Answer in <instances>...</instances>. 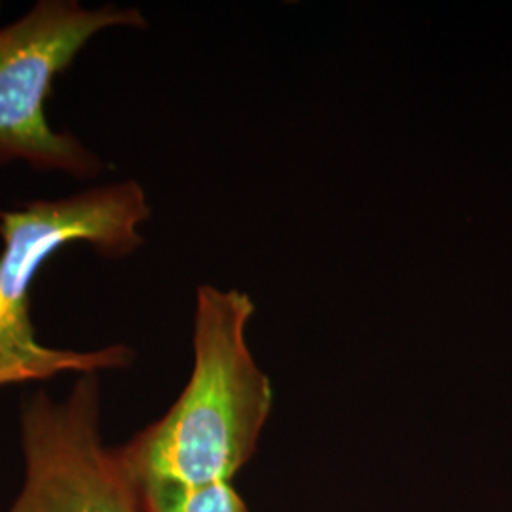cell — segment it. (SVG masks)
Masks as SVG:
<instances>
[{
    "label": "cell",
    "mask_w": 512,
    "mask_h": 512,
    "mask_svg": "<svg viewBox=\"0 0 512 512\" xmlns=\"http://www.w3.org/2000/svg\"><path fill=\"white\" fill-rule=\"evenodd\" d=\"M253 300L202 285L194 313V368L181 397L114 454L133 478L230 482L256 452L274 387L247 346Z\"/></svg>",
    "instance_id": "6da1fadb"
},
{
    "label": "cell",
    "mask_w": 512,
    "mask_h": 512,
    "mask_svg": "<svg viewBox=\"0 0 512 512\" xmlns=\"http://www.w3.org/2000/svg\"><path fill=\"white\" fill-rule=\"evenodd\" d=\"M150 213L147 194L137 181L0 211V387L48 380L59 372L124 368L133 361L126 346L97 351L42 346L31 323V287L40 268L76 241L90 243L109 258L131 255L143 245L139 228Z\"/></svg>",
    "instance_id": "7a4b0ae2"
},
{
    "label": "cell",
    "mask_w": 512,
    "mask_h": 512,
    "mask_svg": "<svg viewBox=\"0 0 512 512\" xmlns=\"http://www.w3.org/2000/svg\"><path fill=\"white\" fill-rule=\"evenodd\" d=\"M109 27H147L137 8H82L73 0H42L0 29V165L25 162L37 171L97 177L105 164L67 131L46 120L54 80L93 35Z\"/></svg>",
    "instance_id": "3957f363"
},
{
    "label": "cell",
    "mask_w": 512,
    "mask_h": 512,
    "mask_svg": "<svg viewBox=\"0 0 512 512\" xmlns=\"http://www.w3.org/2000/svg\"><path fill=\"white\" fill-rule=\"evenodd\" d=\"M25 478L10 512H141L131 480L99 431L97 372L65 401L37 395L21 410Z\"/></svg>",
    "instance_id": "277c9868"
},
{
    "label": "cell",
    "mask_w": 512,
    "mask_h": 512,
    "mask_svg": "<svg viewBox=\"0 0 512 512\" xmlns=\"http://www.w3.org/2000/svg\"><path fill=\"white\" fill-rule=\"evenodd\" d=\"M129 480L141 512H249L232 482L192 486L165 478Z\"/></svg>",
    "instance_id": "5b68a950"
}]
</instances>
